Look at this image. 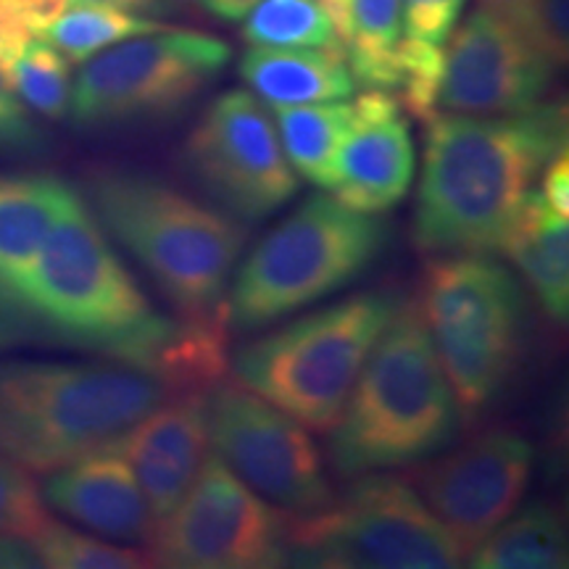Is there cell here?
I'll list each match as a JSON object with an SVG mask.
<instances>
[{
    "instance_id": "6da1fadb",
    "label": "cell",
    "mask_w": 569,
    "mask_h": 569,
    "mask_svg": "<svg viewBox=\"0 0 569 569\" xmlns=\"http://www.w3.org/2000/svg\"><path fill=\"white\" fill-rule=\"evenodd\" d=\"M561 151H567L565 103H538L515 117L427 119L415 209L419 251H503L532 182Z\"/></svg>"
},
{
    "instance_id": "7a4b0ae2",
    "label": "cell",
    "mask_w": 569,
    "mask_h": 569,
    "mask_svg": "<svg viewBox=\"0 0 569 569\" xmlns=\"http://www.w3.org/2000/svg\"><path fill=\"white\" fill-rule=\"evenodd\" d=\"M48 330L161 375L182 325L156 315L77 190L11 296Z\"/></svg>"
},
{
    "instance_id": "3957f363",
    "label": "cell",
    "mask_w": 569,
    "mask_h": 569,
    "mask_svg": "<svg viewBox=\"0 0 569 569\" xmlns=\"http://www.w3.org/2000/svg\"><path fill=\"white\" fill-rule=\"evenodd\" d=\"M174 396L127 361H0V453L51 472L96 451Z\"/></svg>"
},
{
    "instance_id": "277c9868",
    "label": "cell",
    "mask_w": 569,
    "mask_h": 569,
    "mask_svg": "<svg viewBox=\"0 0 569 569\" xmlns=\"http://www.w3.org/2000/svg\"><path fill=\"white\" fill-rule=\"evenodd\" d=\"M459 407L415 303H398L330 430L340 475L432 459L453 443Z\"/></svg>"
},
{
    "instance_id": "5b68a950",
    "label": "cell",
    "mask_w": 569,
    "mask_h": 569,
    "mask_svg": "<svg viewBox=\"0 0 569 569\" xmlns=\"http://www.w3.org/2000/svg\"><path fill=\"white\" fill-rule=\"evenodd\" d=\"M90 196L106 230L184 317L224 315V293L246 246L243 227L140 172L92 174Z\"/></svg>"
},
{
    "instance_id": "8992f818",
    "label": "cell",
    "mask_w": 569,
    "mask_h": 569,
    "mask_svg": "<svg viewBox=\"0 0 569 569\" xmlns=\"http://www.w3.org/2000/svg\"><path fill=\"white\" fill-rule=\"evenodd\" d=\"M388 227L375 213L311 196L256 243L234 272L227 325L256 330L336 293L386 251Z\"/></svg>"
},
{
    "instance_id": "52a82bcc",
    "label": "cell",
    "mask_w": 569,
    "mask_h": 569,
    "mask_svg": "<svg viewBox=\"0 0 569 569\" xmlns=\"http://www.w3.org/2000/svg\"><path fill=\"white\" fill-rule=\"evenodd\" d=\"M396 306L393 293H359L267 332L234 353V380L306 430L330 432Z\"/></svg>"
},
{
    "instance_id": "ba28073f",
    "label": "cell",
    "mask_w": 569,
    "mask_h": 569,
    "mask_svg": "<svg viewBox=\"0 0 569 569\" xmlns=\"http://www.w3.org/2000/svg\"><path fill=\"white\" fill-rule=\"evenodd\" d=\"M417 311L459 415L472 419L501 393L517 365L525 327L522 288L488 253H446L427 264Z\"/></svg>"
},
{
    "instance_id": "9c48e42d",
    "label": "cell",
    "mask_w": 569,
    "mask_h": 569,
    "mask_svg": "<svg viewBox=\"0 0 569 569\" xmlns=\"http://www.w3.org/2000/svg\"><path fill=\"white\" fill-rule=\"evenodd\" d=\"M467 559L422 496L390 475H367L343 498L288 525V561L343 569H451Z\"/></svg>"
},
{
    "instance_id": "30bf717a",
    "label": "cell",
    "mask_w": 569,
    "mask_h": 569,
    "mask_svg": "<svg viewBox=\"0 0 569 569\" xmlns=\"http://www.w3.org/2000/svg\"><path fill=\"white\" fill-rule=\"evenodd\" d=\"M230 46L193 30H156L122 40L84 61L69 111L80 127L161 117L196 98L230 61Z\"/></svg>"
},
{
    "instance_id": "8fae6325",
    "label": "cell",
    "mask_w": 569,
    "mask_h": 569,
    "mask_svg": "<svg viewBox=\"0 0 569 569\" xmlns=\"http://www.w3.org/2000/svg\"><path fill=\"white\" fill-rule=\"evenodd\" d=\"M206 422L213 453L272 507L309 517L332 503L322 453L306 427L253 390L213 382Z\"/></svg>"
},
{
    "instance_id": "7c38bea8",
    "label": "cell",
    "mask_w": 569,
    "mask_h": 569,
    "mask_svg": "<svg viewBox=\"0 0 569 569\" xmlns=\"http://www.w3.org/2000/svg\"><path fill=\"white\" fill-rule=\"evenodd\" d=\"M148 553L153 565L180 569L280 567L288 565V522L211 457L177 509L159 522Z\"/></svg>"
},
{
    "instance_id": "4fadbf2b",
    "label": "cell",
    "mask_w": 569,
    "mask_h": 569,
    "mask_svg": "<svg viewBox=\"0 0 569 569\" xmlns=\"http://www.w3.org/2000/svg\"><path fill=\"white\" fill-rule=\"evenodd\" d=\"M184 163L213 201L259 222L298 193L274 119L248 90H227L184 142Z\"/></svg>"
},
{
    "instance_id": "5bb4252c",
    "label": "cell",
    "mask_w": 569,
    "mask_h": 569,
    "mask_svg": "<svg viewBox=\"0 0 569 569\" xmlns=\"http://www.w3.org/2000/svg\"><path fill=\"white\" fill-rule=\"evenodd\" d=\"M553 69L530 34L478 9L453 34L438 103L461 117H515L536 109Z\"/></svg>"
},
{
    "instance_id": "9a60e30c",
    "label": "cell",
    "mask_w": 569,
    "mask_h": 569,
    "mask_svg": "<svg viewBox=\"0 0 569 569\" xmlns=\"http://www.w3.org/2000/svg\"><path fill=\"white\" fill-rule=\"evenodd\" d=\"M532 459L536 451L517 432H486L427 465L417 478L419 493L469 557L517 511L530 486Z\"/></svg>"
},
{
    "instance_id": "2e32d148",
    "label": "cell",
    "mask_w": 569,
    "mask_h": 569,
    "mask_svg": "<svg viewBox=\"0 0 569 569\" xmlns=\"http://www.w3.org/2000/svg\"><path fill=\"white\" fill-rule=\"evenodd\" d=\"M415 142L401 103L390 90L367 88L351 103V122L338 156L336 201L365 213H382L409 196Z\"/></svg>"
},
{
    "instance_id": "e0dca14e",
    "label": "cell",
    "mask_w": 569,
    "mask_h": 569,
    "mask_svg": "<svg viewBox=\"0 0 569 569\" xmlns=\"http://www.w3.org/2000/svg\"><path fill=\"white\" fill-rule=\"evenodd\" d=\"M111 446L132 467L156 519L169 517L209 459L206 390L169 396L151 415L113 438Z\"/></svg>"
},
{
    "instance_id": "ac0fdd59",
    "label": "cell",
    "mask_w": 569,
    "mask_h": 569,
    "mask_svg": "<svg viewBox=\"0 0 569 569\" xmlns=\"http://www.w3.org/2000/svg\"><path fill=\"white\" fill-rule=\"evenodd\" d=\"M40 498L71 522L113 543L151 549L159 528L132 467L111 443L51 469Z\"/></svg>"
},
{
    "instance_id": "d6986e66",
    "label": "cell",
    "mask_w": 569,
    "mask_h": 569,
    "mask_svg": "<svg viewBox=\"0 0 569 569\" xmlns=\"http://www.w3.org/2000/svg\"><path fill=\"white\" fill-rule=\"evenodd\" d=\"M240 74L269 106L343 101L356 90L346 53L322 48L251 46L240 61Z\"/></svg>"
},
{
    "instance_id": "ffe728a7",
    "label": "cell",
    "mask_w": 569,
    "mask_h": 569,
    "mask_svg": "<svg viewBox=\"0 0 569 569\" xmlns=\"http://www.w3.org/2000/svg\"><path fill=\"white\" fill-rule=\"evenodd\" d=\"M71 193L51 174H0V296L11 301Z\"/></svg>"
},
{
    "instance_id": "44dd1931",
    "label": "cell",
    "mask_w": 569,
    "mask_h": 569,
    "mask_svg": "<svg viewBox=\"0 0 569 569\" xmlns=\"http://www.w3.org/2000/svg\"><path fill=\"white\" fill-rule=\"evenodd\" d=\"M503 251L536 290L540 306L551 319L565 322L569 315V232L561 217L530 190L519 206Z\"/></svg>"
},
{
    "instance_id": "7402d4cb",
    "label": "cell",
    "mask_w": 569,
    "mask_h": 569,
    "mask_svg": "<svg viewBox=\"0 0 569 569\" xmlns=\"http://www.w3.org/2000/svg\"><path fill=\"white\" fill-rule=\"evenodd\" d=\"M280 146L293 172L317 188L332 190L338 182V156L343 146L351 103L272 106Z\"/></svg>"
},
{
    "instance_id": "603a6c76",
    "label": "cell",
    "mask_w": 569,
    "mask_h": 569,
    "mask_svg": "<svg viewBox=\"0 0 569 569\" xmlns=\"http://www.w3.org/2000/svg\"><path fill=\"white\" fill-rule=\"evenodd\" d=\"M567 530L559 515L546 503H532L498 525L467 559L478 569H559L567 567Z\"/></svg>"
},
{
    "instance_id": "cb8c5ba5",
    "label": "cell",
    "mask_w": 569,
    "mask_h": 569,
    "mask_svg": "<svg viewBox=\"0 0 569 569\" xmlns=\"http://www.w3.org/2000/svg\"><path fill=\"white\" fill-rule=\"evenodd\" d=\"M351 38L346 61L356 84L375 90L398 88V42L403 38L401 0H348Z\"/></svg>"
},
{
    "instance_id": "d4e9b609",
    "label": "cell",
    "mask_w": 569,
    "mask_h": 569,
    "mask_svg": "<svg viewBox=\"0 0 569 569\" xmlns=\"http://www.w3.org/2000/svg\"><path fill=\"white\" fill-rule=\"evenodd\" d=\"M248 46L322 48L346 53L319 0H259L243 24Z\"/></svg>"
},
{
    "instance_id": "484cf974",
    "label": "cell",
    "mask_w": 569,
    "mask_h": 569,
    "mask_svg": "<svg viewBox=\"0 0 569 569\" xmlns=\"http://www.w3.org/2000/svg\"><path fill=\"white\" fill-rule=\"evenodd\" d=\"M156 30H163V27L151 19L132 17L130 11L111 9V6L77 3V9L61 13L46 34L51 38L56 51L67 56V61L82 63L96 53L106 51V48L117 46V42Z\"/></svg>"
},
{
    "instance_id": "4316f807",
    "label": "cell",
    "mask_w": 569,
    "mask_h": 569,
    "mask_svg": "<svg viewBox=\"0 0 569 569\" xmlns=\"http://www.w3.org/2000/svg\"><path fill=\"white\" fill-rule=\"evenodd\" d=\"M30 543L38 553L40 567L53 569H140L153 567L148 551L130 549L122 543H106L101 538L84 536L67 525L48 519L38 532H32Z\"/></svg>"
},
{
    "instance_id": "83f0119b",
    "label": "cell",
    "mask_w": 569,
    "mask_h": 569,
    "mask_svg": "<svg viewBox=\"0 0 569 569\" xmlns=\"http://www.w3.org/2000/svg\"><path fill=\"white\" fill-rule=\"evenodd\" d=\"M9 80L21 98L42 117L63 119L71 101V71L69 61L61 51H56L48 42L34 38L19 61L13 63Z\"/></svg>"
},
{
    "instance_id": "f1b7e54d",
    "label": "cell",
    "mask_w": 569,
    "mask_h": 569,
    "mask_svg": "<svg viewBox=\"0 0 569 569\" xmlns=\"http://www.w3.org/2000/svg\"><path fill=\"white\" fill-rule=\"evenodd\" d=\"M398 88L401 101L411 117L427 122L436 117V106L443 82L446 53L443 46L417 38H401L398 42Z\"/></svg>"
},
{
    "instance_id": "f546056e",
    "label": "cell",
    "mask_w": 569,
    "mask_h": 569,
    "mask_svg": "<svg viewBox=\"0 0 569 569\" xmlns=\"http://www.w3.org/2000/svg\"><path fill=\"white\" fill-rule=\"evenodd\" d=\"M48 522L30 475L0 453V536L30 538Z\"/></svg>"
},
{
    "instance_id": "4dcf8cb0",
    "label": "cell",
    "mask_w": 569,
    "mask_h": 569,
    "mask_svg": "<svg viewBox=\"0 0 569 569\" xmlns=\"http://www.w3.org/2000/svg\"><path fill=\"white\" fill-rule=\"evenodd\" d=\"M465 3L467 0H401L403 30L409 38L443 46L451 38Z\"/></svg>"
},
{
    "instance_id": "1f68e13d",
    "label": "cell",
    "mask_w": 569,
    "mask_h": 569,
    "mask_svg": "<svg viewBox=\"0 0 569 569\" xmlns=\"http://www.w3.org/2000/svg\"><path fill=\"white\" fill-rule=\"evenodd\" d=\"M42 146V134L27 113L6 71H0V151L32 153Z\"/></svg>"
},
{
    "instance_id": "d6a6232c",
    "label": "cell",
    "mask_w": 569,
    "mask_h": 569,
    "mask_svg": "<svg viewBox=\"0 0 569 569\" xmlns=\"http://www.w3.org/2000/svg\"><path fill=\"white\" fill-rule=\"evenodd\" d=\"M567 6L569 0H532L536 40L538 46L549 53V59L557 63V67L567 61V46H569Z\"/></svg>"
},
{
    "instance_id": "836d02e7",
    "label": "cell",
    "mask_w": 569,
    "mask_h": 569,
    "mask_svg": "<svg viewBox=\"0 0 569 569\" xmlns=\"http://www.w3.org/2000/svg\"><path fill=\"white\" fill-rule=\"evenodd\" d=\"M34 40L30 27L21 21L11 9H6L0 3V71H6V77L11 74L13 63L19 61V56L24 53V48Z\"/></svg>"
},
{
    "instance_id": "e575fe53",
    "label": "cell",
    "mask_w": 569,
    "mask_h": 569,
    "mask_svg": "<svg viewBox=\"0 0 569 569\" xmlns=\"http://www.w3.org/2000/svg\"><path fill=\"white\" fill-rule=\"evenodd\" d=\"M6 9H11L17 17L30 27L34 38L46 34L56 24V19L67 11L69 0H0Z\"/></svg>"
},
{
    "instance_id": "d590c367",
    "label": "cell",
    "mask_w": 569,
    "mask_h": 569,
    "mask_svg": "<svg viewBox=\"0 0 569 569\" xmlns=\"http://www.w3.org/2000/svg\"><path fill=\"white\" fill-rule=\"evenodd\" d=\"M543 190H540V196H543V201L551 206L553 211L561 213V217H567L569 211V159H567V151H561L553 156L549 161V167L543 169Z\"/></svg>"
},
{
    "instance_id": "8d00e7d4",
    "label": "cell",
    "mask_w": 569,
    "mask_h": 569,
    "mask_svg": "<svg viewBox=\"0 0 569 569\" xmlns=\"http://www.w3.org/2000/svg\"><path fill=\"white\" fill-rule=\"evenodd\" d=\"M482 11L511 21L525 34L536 40V21H532V0H478ZM538 42V40H536Z\"/></svg>"
},
{
    "instance_id": "74e56055",
    "label": "cell",
    "mask_w": 569,
    "mask_h": 569,
    "mask_svg": "<svg viewBox=\"0 0 569 569\" xmlns=\"http://www.w3.org/2000/svg\"><path fill=\"white\" fill-rule=\"evenodd\" d=\"M40 567L30 538L0 536V569H30Z\"/></svg>"
},
{
    "instance_id": "f35d334b",
    "label": "cell",
    "mask_w": 569,
    "mask_h": 569,
    "mask_svg": "<svg viewBox=\"0 0 569 569\" xmlns=\"http://www.w3.org/2000/svg\"><path fill=\"white\" fill-rule=\"evenodd\" d=\"M196 3L203 6L211 17L224 21H240L248 17V11H251L259 0H196Z\"/></svg>"
},
{
    "instance_id": "ab89813d",
    "label": "cell",
    "mask_w": 569,
    "mask_h": 569,
    "mask_svg": "<svg viewBox=\"0 0 569 569\" xmlns=\"http://www.w3.org/2000/svg\"><path fill=\"white\" fill-rule=\"evenodd\" d=\"M80 6H111V9L134 11V13H156L167 11L174 0H74Z\"/></svg>"
}]
</instances>
